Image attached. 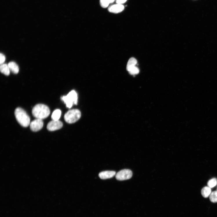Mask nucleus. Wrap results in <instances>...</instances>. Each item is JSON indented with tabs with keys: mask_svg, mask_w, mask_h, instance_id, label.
I'll use <instances>...</instances> for the list:
<instances>
[{
	"mask_svg": "<svg viewBox=\"0 0 217 217\" xmlns=\"http://www.w3.org/2000/svg\"><path fill=\"white\" fill-rule=\"evenodd\" d=\"M50 114L49 107L43 104L36 105L33 108L32 114L33 116L37 119L43 120L47 118Z\"/></svg>",
	"mask_w": 217,
	"mask_h": 217,
	"instance_id": "f257e3e1",
	"label": "nucleus"
},
{
	"mask_svg": "<svg viewBox=\"0 0 217 217\" xmlns=\"http://www.w3.org/2000/svg\"><path fill=\"white\" fill-rule=\"evenodd\" d=\"M14 115L17 121L22 126L26 127L30 125V119L26 112L21 108H17L15 110Z\"/></svg>",
	"mask_w": 217,
	"mask_h": 217,
	"instance_id": "f03ea898",
	"label": "nucleus"
},
{
	"mask_svg": "<svg viewBox=\"0 0 217 217\" xmlns=\"http://www.w3.org/2000/svg\"><path fill=\"white\" fill-rule=\"evenodd\" d=\"M81 113L78 109H73L67 112L64 115L65 121L67 123L71 124L76 122L80 118Z\"/></svg>",
	"mask_w": 217,
	"mask_h": 217,
	"instance_id": "7ed1b4c3",
	"label": "nucleus"
},
{
	"mask_svg": "<svg viewBox=\"0 0 217 217\" xmlns=\"http://www.w3.org/2000/svg\"><path fill=\"white\" fill-rule=\"evenodd\" d=\"M61 100L66 104L67 107L70 108L73 105H76L78 103V95L75 91L73 90L70 92L65 96H63Z\"/></svg>",
	"mask_w": 217,
	"mask_h": 217,
	"instance_id": "20e7f679",
	"label": "nucleus"
},
{
	"mask_svg": "<svg viewBox=\"0 0 217 217\" xmlns=\"http://www.w3.org/2000/svg\"><path fill=\"white\" fill-rule=\"evenodd\" d=\"M132 176V172L130 170L124 169L118 172L116 175V177L117 180L123 181L130 179Z\"/></svg>",
	"mask_w": 217,
	"mask_h": 217,
	"instance_id": "39448f33",
	"label": "nucleus"
},
{
	"mask_svg": "<svg viewBox=\"0 0 217 217\" xmlns=\"http://www.w3.org/2000/svg\"><path fill=\"white\" fill-rule=\"evenodd\" d=\"M43 125L42 120L36 118L30 124V128L32 131L36 132L41 130Z\"/></svg>",
	"mask_w": 217,
	"mask_h": 217,
	"instance_id": "423d86ee",
	"label": "nucleus"
},
{
	"mask_svg": "<svg viewBox=\"0 0 217 217\" xmlns=\"http://www.w3.org/2000/svg\"><path fill=\"white\" fill-rule=\"evenodd\" d=\"M63 126V123L61 121L53 120L48 124L47 128L48 130L54 131L61 129Z\"/></svg>",
	"mask_w": 217,
	"mask_h": 217,
	"instance_id": "0eeeda50",
	"label": "nucleus"
},
{
	"mask_svg": "<svg viewBox=\"0 0 217 217\" xmlns=\"http://www.w3.org/2000/svg\"><path fill=\"white\" fill-rule=\"evenodd\" d=\"M124 9V7L122 4H117L109 7L108 11L111 13H118L123 11Z\"/></svg>",
	"mask_w": 217,
	"mask_h": 217,
	"instance_id": "6e6552de",
	"label": "nucleus"
},
{
	"mask_svg": "<svg viewBox=\"0 0 217 217\" xmlns=\"http://www.w3.org/2000/svg\"><path fill=\"white\" fill-rule=\"evenodd\" d=\"M116 174L115 171H107L101 172L99 176L101 179H105L113 178Z\"/></svg>",
	"mask_w": 217,
	"mask_h": 217,
	"instance_id": "1a4fd4ad",
	"label": "nucleus"
},
{
	"mask_svg": "<svg viewBox=\"0 0 217 217\" xmlns=\"http://www.w3.org/2000/svg\"><path fill=\"white\" fill-rule=\"evenodd\" d=\"M8 65L10 71L14 74H17L19 71V67L18 65L15 62H10Z\"/></svg>",
	"mask_w": 217,
	"mask_h": 217,
	"instance_id": "9d476101",
	"label": "nucleus"
},
{
	"mask_svg": "<svg viewBox=\"0 0 217 217\" xmlns=\"http://www.w3.org/2000/svg\"><path fill=\"white\" fill-rule=\"evenodd\" d=\"M137 63V60L134 58H131L130 59L127 65L126 69L129 71L130 69L136 66Z\"/></svg>",
	"mask_w": 217,
	"mask_h": 217,
	"instance_id": "9b49d317",
	"label": "nucleus"
},
{
	"mask_svg": "<svg viewBox=\"0 0 217 217\" xmlns=\"http://www.w3.org/2000/svg\"><path fill=\"white\" fill-rule=\"evenodd\" d=\"M211 193V188L208 186L204 187L201 191L202 196L205 198H207L210 196Z\"/></svg>",
	"mask_w": 217,
	"mask_h": 217,
	"instance_id": "f8f14e48",
	"label": "nucleus"
},
{
	"mask_svg": "<svg viewBox=\"0 0 217 217\" xmlns=\"http://www.w3.org/2000/svg\"><path fill=\"white\" fill-rule=\"evenodd\" d=\"M1 72L6 76H9L10 73V70L8 65L3 64L1 65L0 67Z\"/></svg>",
	"mask_w": 217,
	"mask_h": 217,
	"instance_id": "ddd939ff",
	"label": "nucleus"
},
{
	"mask_svg": "<svg viewBox=\"0 0 217 217\" xmlns=\"http://www.w3.org/2000/svg\"><path fill=\"white\" fill-rule=\"evenodd\" d=\"M61 114V111L59 109L55 110L52 114L51 118L53 120L58 121Z\"/></svg>",
	"mask_w": 217,
	"mask_h": 217,
	"instance_id": "4468645a",
	"label": "nucleus"
},
{
	"mask_svg": "<svg viewBox=\"0 0 217 217\" xmlns=\"http://www.w3.org/2000/svg\"><path fill=\"white\" fill-rule=\"evenodd\" d=\"M116 0H100V3L103 8H106L110 4L113 3Z\"/></svg>",
	"mask_w": 217,
	"mask_h": 217,
	"instance_id": "2eb2a0df",
	"label": "nucleus"
},
{
	"mask_svg": "<svg viewBox=\"0 0 217 217\" xmlns=\"http://www.w3.org/2000/svg\"><path fill=\"white\" fill-rule=\"evenodd\" d=\"M209 199L213 203H217V191L212 192L209 196Z\"/></svg>",
	"mask_w": 217,
	"mask_h": 217,
	"instance_id": "dca6fc26",
	"label": "nucleus"
},
{
	"mask_svg": "<svg viewBox=\"0 0 217 217\" xmlns=\"http://www.w3.org/2000/svg\"><path fill=\"white\" fill-rule=\"evenodd\" d=\"M217 184V179L214 178L209 180L207 183L208 186L211 188H214Z\"/></svg>",
	"mask_w": 217,
	"mask_h": 217,
	"instance_id": "f3484780",
	"label": "nucleus"
},
{
	"mask_svg": "<svg viewBox=\"0 0 217 217\" xmlns=\"http://www.w3.org/2000/svg\"><path fill=\"white\" fill-rule=\"evenodd\" d=\"M128 72L131 74L134 75L139 73V70L138 67L136 66L130 70Z\"/></svg>",
	"mask_w": 217,
	"mask_h": 217,
	"instance_id": "a211bd4d",
	"label": "nucleus"
},
{
	"mask_svg": "<svg viewBox=\"0 0 217 217\" xmlns=\"http://www.w3.org/2000/svg\"><path fill=\"white\" fill-rule=\"evenodd\" d=\"M0 59H1L0 63H1V65L3 64L5 61L6 57L3 54L1 53V54H0Z\"/></svg>",
	"mask_w": 217,
	"mask_h": 217,
	"instance_id": "6ab92c4d",
	"label": "nucleus"
},
{
	"mask_svg": "<svg viewBox=\"0 0 217 217\" xmlns=\"http://www.w3.org/2000/svg\"><path fill=\"white\" fill-rule=\"evenodd\" d=\"M127 0H116L117 4H122L125 3Z\"/></svg>",
	"mask_w": 217,
	"mask_h": 217,
	"instance_id": "aec40b11",
	"label": "nucleus"
},
{
	"mask_svg": "<svg viewBox=\"0 0 217 217\" xmlns=\"http://www.w3.org/2000/svg\"><path fill=\"white\" fill-rule=\"evenodd\" d=\"M216 191H217V190H216Z\"/></svg>",
	"mask_w": 217,
	"mask_h": 217,
	"instance_id": "412c9836",
	"label": "nucleus"
}]
</instances>
